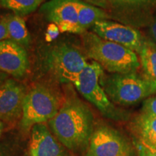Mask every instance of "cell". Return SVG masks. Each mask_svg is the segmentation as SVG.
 <instances>
[{"label": "cell", "mask_w": 156, "mask_h": 156, "mask_svg": "<svg viewBox=\"0 0 156 156\" xmlns=\"http://www.w3.org/2000/svg\"><path fill=\"white\" fill-rule=\"evenodd\" d=\"M28 154L29 156H67L61 142L44 123L31 128Z\"/></svg>", "instance_id": "cell-12"}, {"label": "cell", "mask_w": 156, "mask_h": 156, "mask_svg": "<svg viewBox=\"0 0 156 156\" xmlns=\"http://www.w3.org/2000/svg\"><path fill=\"white\" fill-rule=\"evenodd\" d=\"M155 11L156 0H133L131 8L126 15L127 20L132 21L134 25H149Z\"/></svg>", "instance_id": "cell-16"}, {"label": "cell", "mask_w": 156, "mask_h": 156, "mask_svg": "<svg viewBox=\"0 0 156 156\" xmlns=\"http://www.w3.org/2000/svg\"><path fill=\"white\" fill-rule=\"evenodd\" d=\"M60 30L59 28H58V26L54 23H51L48 25L47 31H46V41L48 42L52 41L54 40L56 37L58 36V34H59Z\"/></svg>", "instance_id": "cell-22"}, {"label": "cell", "mask_w": 156, "mask_h": 156, "mask_svg": "<svg viewBox=\"0 0 156 156\" xmlns=\"http://www.w3.org/2000/svg\"><path fill=\"white\" fill-rule=\"evenodd\" d=\"M9 39V34L7 30L5 17L0 18V41Z\"/></svg>", "instance_id": "cell-24"}, {"label": "cell", "mask_w": 156, "mask_h": 156, "mask_svg": "<svg viewBox=\"0 0 156 156\" xmlns=\"http://www.w3.org/2000/svg\"><path fill=\"white\" fill-rule=\"evenodd\" d=\"M134 148L118 130L106 124L95 126L86 156H132Z\"/></svg>", "instance_id": "cell-7"}, {"label": "cell", "mask_w": 156, "mask_h": 156, "mask_svg": "<svg viewBox=\"0 0 156 156\" xmlns=\"http://www.w3.org/2000/svg\"><path fill=\"white\" fill-rule=\"evenodd\" d=\"M110 9L118 11L122 15H126L131 8L133 0H107Z\"/></svg>", "instance_id": "cell-19"}, {"label": "cell", "mask_w": 156, "mask_h": 156, "mask_svg": "<svg viewBox=\"0 0 156 156\" xmlns=\"http://www.w3.org/2000/svg\"><path fill=\"white\" fill-rule=\"evenodd\" d=\"M7 24L9 34V39L23 47H28L30 44V36L25 20L23 17L13 14L4 16Z\"/></svg>", "instance_id": "cell-17"}, {"label": "cell", "mask_w": 156, "mask_h": 156, "mask_svg": "<svg viewBox=\"0 0 156 156\" xmlns=\"http://www.w3.org/2000/svg\"><path fill=\"white\" fill-rule=\"evenodd\" d=\"M61 106L55 93L44 85H36L25 96L21 127L28 131L36 124L49 122L57 114Z\"/></svg>", "instance_id": "cell-5"}, {"label": "cell", "mask_w": 156, "mask_h": 156, "mask_svg": "<svg viewBox=\"0 0 156 156\" xmlns=\"http://www.w3.org/2000/svg\"><path fill=\"white\" fill-rule=\"evenodd\" d=\"M90 30L101 38L122 45L136 54L141 50L145 39L137 29L108 20L96 22Z\"/></svg>", "instance_id": "cell-8"}, {"label": "cell", "mask_w": 156, "mask_h": 156, "mask_svg": "<svg viewBox=\"0 0 156 156\" xmlns=\"http://www.w3.org/2000/svg\"><path fill=\"white\" fill-rule=\"evenodd\" d=\"M80 0H50L41 7L48 21L56 25L61 32L81 34L78 26V5Z\"/></svg>", "instance_id": "cell-9"}, {"label": "cell", "mask_w": 156, "mask_h": 156, "mask_svg": "<svg viewBox=\"0 0 156 156\" xmlns=\"http://www.w3.org/2000/svg\"><path fill=\"white\" fill-rule=\"evenodd\" d=\"M136 156H156V151L134 141Z\"/></svg>", "instance_id": "cell-21"}, {"label": "cell", "mask_w": 156, "mask_h": 156, "mask_svg": "<svg viewBox=\"0 0 156 156\" xmlns=\"http://www.w3.org/2000/svg\"><path fill=\"white\" fill-rule=\"evenodd\" d=\"M103 75V69L98 63L95 61L87 62L73 84L78 92L103 116L116 121L126 120L127 114L114 106L101 85V80Z\"/></svg>", "instance_id": "cell-4"}, {"label": "cell", "mask_w": 156, "mask_h": 156, "mask_svg": "<svg viewBox=\"0 0 156 156\" xmlns=\"http://www.w3.org/2000/svg\"><path fill=\"white\" fill-rule=\"evenodd\" d=\"M48 125L62 145L74 152L88 147L94 131V116L87 106L77 97H70L62 104Z\"/></svg>", "instance_id": "cell-1"}, {"label": "cell", "mask_w": 156, "mask_h": 156, "mask_svg": "<svg viewBox=\"0 0 156 156\" xmlns=\"http://www.w3.org/2000/svg\"><path fill=\"white\" fill-rule=\"evenodd\" d=\"M148 34L149 38L156 44V16L153 17V20L148 25Z\"/></svg>", "instance_id": "cell-25"}, {"label": "cell", "mask_w": 156, "mask_h": 156, "mask_svg": "<svg viewBox=\"0 0 156 156\" xmlns=\"http://www.w3.org/2000/svg\"><path fill=\"white\" fill-rule=\"evenodd\" d=\"M26 90L25 87L12 79H7L0 85V120L7 124L21 118L23 101Z\"/></svg>", "instance_id": "cell-10"}, {"label": "cell", "mask_w": 156, "mask_h": 156, "mask_svg": "<svg viewBox=\"0 0 156 156\" xmlns=\"http://www.w3.org/2000/svg\"><path fill=\"white\" fill-rule=\"evenodd\" d=\"M78 26L81 35L90 29L96 22L108 20L109 15L105 9L81 1L78 5Z\"/></svg>", "instance_id": "cell-15"}, {"label": "cell", "mask_w": 156, "mask_h": 156, "mask_svg": "<svg viewBox=\"0 0 156 156\" xmlns=\"http://www.w3.org/2000/svg\"><path fill=\"white\" fill-rule=\"evenodd\" d=\"M134 141L156 151V117L140 112L129 123Z\"/></svg>", "instance_id": "cell-13"}, {"label": "cell", "mask_w": 156, "mask_h": 156, "mask_svg": "<svg viewBox=\"0 0 156 156\" xmlns=\"http://www.w3.org/2000/svg\"><path fill=\"white\" fill-rule=\"evenodd\" d=\"M0 156H4V154L2 153V152L0 151Z\"/></svg>", "instance_id": "cell-28"}, {"label": "cell", "mask_w": 156, "mask_h": 156, "mask_svg": "<svg viewBox=\"0 0 156 156\" xmlns=\"http://www.w3.org/2000/svg\"><path fill=\"white\" fill-rule=\"evenodd\" d=\"M42 1H43V2H44V0H42Z\"/></svg>", "instance_id": "cell-29"}, {"label": "cell", "mask_w": 156, "mask_h": 156, "mask_svg": "<svg viewBox=\"0 0 156 156\" xmlns=\"http://www.w3.org/2000/svg\"><path fill=\"white\" fill-rule=\"evenodd\" d=\"M28 68V54L24 47L9 39L0 41V71L20 78Z\"/></svg>", "instance_id": "cell-11"}, {"label": "cell", "mask_w": 156, "mask_h": 156, "mask_svg": "<svg viewBox=\"0 0 156 156\" xmlns=\"http://www.w3.org/2000/svg\"><path fill=\"white\" fill-rule=\"evenodd\" d=\"M7 79H9V75L4 72L0 71V85L2 84L4 82H5Z\"/></svg>", "instance_id": "cell-26"}, {"label": "cell", "mask_w": 156, "mask_h": 156, "mask_svg": "<svg viewBox=\"0 0 156 156\" xmlns=\"http://www.w3.org/2000/svg\"><path fill=\"white\" fill-rule=\"evenodd\" d=\"M42 2V0H0V7L23 17L36 11Z\"/></svg>", "instance_id": "cell-18"}, {"label": "cell", "mask_w": 156, "mask_h": 156, "mask_svg": "<svg viewBox=\"0 0 156 156\" xmlns=\"http://www.w3.org/2000/svg\"><path fill=\"white\" fill-rule=\"evenodd\" d=\"M101 83L113 103L129 106L156 95V85L136 73L103 75Z\"/></svg>", "instance_id": "cell-3"}, {"label": "cell", "mask_w": 156, "mask_h": 156, "mask_svg": "<svg viewBox=\"0 0 156 156\" xmlns=\"http://www.w3.org/2000/svg\"><path fill=\"white\" fill-rule=\"evenodd\" d=\"M82 42L87 57L110 73H136L140 68L137 54L122 45L103 39L93 32L82 34Z\"/></svg>", "instance_id": "cell-2"}, {"label": "cell", "mask_w": 156, "mask_h": 156, "mask_svg": "<svg viewBox=\"0 0 156 156\" xmlns=\"http://www.w3.org/2000/svg\"><path fill=\"white\" fill-rule=\"evenodd\" d=\"M141 112L156 117V95L150 96L143 101Z\"/></svg>", "instance_id": "cell-20"}, {"label": "cell", "mask_w": 156, "mask_h": 156, "mask_svg": "<svg viewBox=\"0 0 156 156\" xmlns=\"http://www.w3.org/2000/svg\"><path fill=\"white\" fill-rule=\"evenodd\" d=\"M4 129H5V122L0 120V136H2V134L3 133Z\"/></svg>", "instance_id": "cell-27"}, {"label": "cell", "mask_w": 156, "mask_h": 156, "mask_svg": "<svg viewBox=\"0 0 156 156\" xmlns=\"http://www.w3.org/2000/svg\"><path fill=\"white\" fill-rule=\"evenodd\" d=\"M46 63L51 73L60 83H73L87 62L73 46L59 44L48 51Z\"/></svg>", "instance_id": "cell-6"}, {"label": "cell", "mask_w": 156, "mask_h": 156, "mask_svg": "<svg viewBox=\"0 0 156 156\" xmlns=\"http://www.w3.org/2000/svg\"><path fill=\"white\" fill-rule=\"evenodd\" d=\"M142 75L156 85V44L145 37L141 50L137 54Z\"/></svg>", "instance_id": "cell-14"}, {"label": "cell", "mask_w": 156, "mask_h": 156, "mask_svg": "<svg viewBox=\"0 0 156 156\" xmlns=\"http://www.w3.org/2000/svg\"><path fill=\"white\" fill-rule=\"evenodd\" d=\"M81 1L103 9H110V5L107 0H81Z\"/></svg>", "instance_id": "cell-23"}]
</instances>
